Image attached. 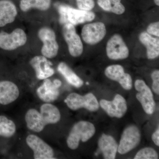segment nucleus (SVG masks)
<instances>
[{
    "instance_id": "obj_1",
    "label": "nucleus",
    "mask_w": 159,
    "mask_h": 159,
    "mask_svg": "<svg viewBox=\"0 0 159 159\" xmlns=\"http://www.w3.org/2000/svg\"><path fill=\"white\" fill-rule=\"evenodd\" d=\"M61 115L57 107L51 103L44 102L39 111L35 108H30L25 115L27 128L31 131L39 133L42 131L46 125L57 123Z\"/></svg>"
},
{
    "instance_id": "obj_2",
    "label": "nucleus",
    "mask_w": 159,
    "mask_h": 159,
    "mask_svg": "<svg viewBox=\"0 0 159 159\" xmlns=\"http://www.w3.org/2000/svg\"><path fill=\"white\" fill-rule=\"evenodd\" d=\"M96 129L93 123L81 121L74 124L67 139L68 147L72 150L77 149L80 142H85L94 135Z\"/></svg>"
},
{
    "instance_id": "obj_3",
    "label": "nucleus",
    "mask_w": 159,
    "mask_h": 159,
    "mask_svg": "<svg viewBox=\"0 0 159 159\" xmlns=\"http://www.w3.org/2000/svg\"><path fill=\"white\" fill-rule=\"evenodd\" d=\"M58 11L60 15L61 23L64 24L70 23L77 25L94 20L95 14L93 11L77 9L66 5L58 6Z\"/></svg>"
},
{
    "instance_id": "obj_4",
    "label": "nucleus",
    "mask_w": 159,
    "mask_h": 159,
    "mask_svg": "<svg viewBox=\"0 0 159 159\" xmlns=\"http://www.w3.org/2000/svg\"><path fill=\"white\" fill-rule=\"evenodd\" d=\"M65 102L70 109L77 111L85 108L94 112L99 108V103L96 97L92 93L81 96L77 93H71L65 99Z\"/></svg>"
},
{
    "instance_id": "obj_5",
    "label": "nucleus",
    "mask_w": 159,
    "mask_h": 159,
    "mask_svg": "<svg viewBox=\"0 0 159 159\" xmlns=\"http://www.w3.org/2000/svg\"><path fill=\"white\" fill-rule=\"evenodd\" d=\"M27 40V35L23 29H16L10 33L0 31V49L2 51H13L25 44Z\"/></svg>"
},
{
    "instance_id": "obj_6",
    "label": "nucleus",
    "mask_w": 159,
    "mask_h": 159,
    "mask_svg": "<svg viewBox=\"0 0 159 159\" xmlns=\"http://www.w3.org/2000/svg\"><path fill=\"white\" fill-rule=\"evenodd\" d=\"M38 35L43 43L41 50L43 56L47 58L56 57L58 53L59 46L56 41L54 31L48 27H43L39 29Z\"/></svg>"
},
{
    "instance_id": "obj_7",
    "label": "nucleus",
    "mask_w": 159,
    "mask_h": 159,
    "mask_svg": "<svg viewBox=\"0 0 159 159\" xmlns=\"http://www.w3.org/2000/svg\"><path fill=\"white\" fill-rule=\"evenodd\" d=\"M26 142L33 151L34 159H54V152L52 147L36 135H29L26 138Z\"/></svg>"
},
{
    "instance_id": "obj_8",
    "label": "nucleus",
    "mask_w": 159,
    "mask_h": 159,
    "mask_svg": "<svg viewBox=\"0 0 159 159\" xmlns=\"http://www.w3.org/2000/svg\"><path fill=\"white\" fill-rule=\"evenodd\" d=\"M141 141L140 130L135 125H129L123 131L118 152L120 154H125L137 147Z\"/></svg>"
},
{
    "instance_id": "obj_9",
    "label": "nucleus",
    "mask_w": 159,
    "mask_h": 159,
    "mask_svg": "<svg viewBox=\"0 0 159 159\" xmlns=\"http://www.w3.org/2000/svg\"><path fill=\"white\" fill-rule=\"evenodd\" d=\"M134 86L138 92L137 99L142 104L145 112L148 115H152L155 109L156 104L150 89L142 80H136Z\"/></svg>"
},
{
    "instance_id": "obj_10",
    "label": "nucleus",
    "mask_w": 159,
    "mask_h": 159,
    "mask_svg": "<svg viewBox=\"0 0 159 159\" xmlns=\"http://www.w3.org/2000/svg\"><path fill=\"white\" fill-rule=\"evenodd\" d=\"M62 34L71 56L77 57L81 55L83 52V45L74 25L70 23L64 24Z\"/></svg>"
},
{
    "instance_id": "obj_11",
    "label": "nucleus",
    "mask_w": 159,
    "mask_h": 159,
    "mask_svg": "<svg viewBox=\"0 0 159 159\" xmlns=\"http://www.w3.org/2000/svg\"><path fill=\"white\" fill-rule=\"evenodd\" d=\"M107 55L110 59H125L129 55V50L121 35L115 34L111 37L107 44Z\"/></svg>"
},
{
    "instance_id": "obj_12",
    "label": "nucleus",
    "mask_w": 159,
    "mask_h": 159,
    "mask_svg": "<svg viewBox=\"0 0 159 159\" xmlns=\"http://www.w3.org/2000/svg\"><path fill=\"white\" fill-rule=\"evenodd\" d=\"M107 33L105 25L101 22L87 24L83 27L81 36L88 44H97L105 37Z\"/></svg>"
},
{
    "instance_id": "obj_13",
    "label": "nucleus",
    "mask_w": 159,
    "mask_h": 159,
    "mask_svg": "<svg viewBox=\"0 0 159 159\" xmlns=\"http://www.w3.org/2000/svg\"><path fill=\"white\" fill-rule=\"evenodd\" d=\"M42 84L36 90V94L40 100L51 103L57 100L60 94L59 89L61 82L58 79L51 80L49 78L43 80Z\"/></svg>"
},
{
    "instance_id": "obj_14",
    "label": "nucleus",
    "mask_w": 159,
    "mask_h": 159,
    "mask_svg": "<svg viewBox=\"0 0 159 159\" xmlns=\"http://www.w3.org/2000/svg\"><path fill=\"white\" fill-rule=\"evenodd\" d=\"M99 104L107 115L112 118H122L127 111L125 99L119 94H117L112 101L101 99Z\"/></svg>"
},
{
    "instance_id": "obj_15",
    "label": "nucleus",
    "mask_w": 159,
    "mask_h": 159,
    "mask_svg": "<svg viewBox=\"0 0 159 159\" xmlns=\"http://www.w3.org/2000/svg\"><path fill=\"white\" fill-rule=\"evenodd\" d=\"M20 89L14 82L0 78V106H6L13 103L19 97Z\"/></svg>"
},
{
    "instance_id": "obj_16",
    "label": "nucleus",
    "mask_w": 159,
    "mask_h": 159,
    "mask_svg": "<svg viewBox=\"0 0 159 159\" xmlns=\"http://www.w3.org/2000/svg\"><path fill=\"white\" fill-rule=\"evenodd\" d=\"M105 74L109 79L119 82L124 89L129 90L132 87V79L129 74L125 73L120 65L109 66L105 70Z\"/></svg>"
},
{
    "instance_id": "obj_17",
    "label": "nucleus",
    "mask_w": 159,
    "mask_h": 159,
    "mask_svg": "<svg viewBox=\"0 0 159 159\" xmlns=\"http://www.w3.org/2000/svg\"><path fill=\"white\" fill-rule=\"evenodd\" d=\"M30 64L35 71L38 79L40 80L49 78L54 74L51 67L52 64L44 56H36L30 60Z\"/></svg>"
},
{
    "instance_id": "obj_18",
    "label": "nucleus",
    "mask_w": 159,
    "mask_h": 159,
    "mask_svg": "<svg viewBox=\"0 0 159 159\" xmlns=\"http://www.w3.org/2000/svg\"><path fill=\"white\" fill-rule=\"evenodd\" d=\"M98 144L104 159L116 158L119 145L113 137L102 134L99 139Z\"/></svg>"
},
{
    "instance_id": "obj_19",
    "label": "nucleus",
    "mask_w": 159,
    "mask_h": 159,
    "mask_svg": "<svg viewBox=\"0 0 159 159\" xmlns=\"http://www.w3.org/2000/svg\"><path fill=\"white\" fill-rule=\"evenodd\" d=\"M17 15L14 3L9 0H0V29L13 22Z\"/></svg>"
},
{
    "instance_id": "obj_20",
    "label": "nucleus",
    "mask_w": 159,
    "mask_h": 159,
    "mask_svg": "<svg viewBox=\"0 0 159 159\" xmlns=\"http://www.w3.org/2000/svg\"><path fill=\"white\" fill-rule=\"evenodd\" d=\"M139 41L146 48L147 58L154 59L159 57V39L152 37L146 32H142L139 36Z\"/></svg>"
},
{
    "instance_id": "obj_21",
    "label": "nucleus",
    "mask_w": 159,
    "mask_h": 159,
    "mask_svg": "<svg viewBox=\"0 0 159 159\" xmlns=\"http://www.w3.org/2000/svg\"><path fill=\"white\" fill-rule=\"evenodd\" d=\"M16 131V125L12 120L5 115H0V148L2 139H10Z\"/></svg>"
},
{
    "instance_id": "obj_22",
    "label": "nucleus",
    "mask_w": 159,
    "mask_h": 159,
    "mask_svg": "<svg viewBox=\"0 0 159 159\" xmlns=\"http://www.w3.org/2000/svg\"><path fill=\"white\" fill-rule=\"evenodd\" d=\"M57 70L65 78L66 81L74 87H82L84 82L66 63H60L57 66Z\"/></svg>"
},
{
    "instance_id": "obj_23",
    "label": "nucleus",
    "mask_w": 159,
    "mask_h": 159,
    "mask_svg": "<svg viewBox=\"0 0 159 159\" xmlns=\"http://www.w3.org/2000/svg\"><path fill=\"white\" fill-rule=\"evenodd\" d=\"M51 4V0H21L20 6L24 12L32 9L46 11L49 9Z\"/></svg>"
},
{
    "instance_id": "obj_24",
    "label": "nucleus",
    "mask_w": 159,
    "mask_h": 159,
    "mask_svg": "<svg viewBox=\"0 0 159 159\" xmlns=\"http://www.w3.org/2000/svg\"><path fill=\"white\" fill-rule=\"evenodd\" d=\"M121 0H97V3L104 11L117 15L123 14L125 11V6Z\"/></svg>"
},
{
    "instance_id": "obj_25",
    "label": "nucleus",
    "mask_w": 159,
    "mask_h": 159,
    "mask_svg": "<svg viewBox=\"0 0 159 159\" xmlns=\"http://www.w3.org/2000/svg\"><path fill=\"white\" fill-rule=\"evenodd\" d=\"M134 159H158V155L153 148L146 147L139 150Z\"/></svg>"
},
{
    "instance_id": "obj_26",
    "label": "nucleus",
    "mask_w": 159,
    "mask_h": 159,
    "mask_svg": "<svg viewBox=\"0 0 159 159\" xmlns=\"http://www.w3.org/2000/svg\"><path fill=\"white\" fill-rule=\"evenodd\" d=\"M77 7L80 9L90 11L95 6L94 0H76Z\"/></svg>"
},
{
    "instance_id": "obj_27",
    "label": "nucleus",
    "mask_w": 159,
    "mask_h": 159,
    "mask_svg": "<svg viewBox=\"0 0 159 159\" xmlns=\"http://www.w3.org/2000/svg\"><path fill=\"white\" fill-rule=\"evenodd\" d=\"M152 79V89L156 94H159V71L156 70L152 72L151 74Z\"/></svg>"
},
{
    "instance_id": "obj_28",
    "label": "nucleus",
    "mask_w": 159,
    "mask_h": 159,
    "mask_svg": "<svg viewBox=\"0 0 159 159\" xmlns=\"http://www.w3.org/2000/svg\"><path fill=\"white\" fill-rule=\"evenodd\" d=\"M147 32L149 34L159 37V22L151 23L147 28Z\"/></svg>"
},
{
    "instance_id": "obj_29",
    "label": "nucleus",
    "mask_w": 159,
    "mask_h": 159,
    "mask_svg": "<svg viewBox=\"0 0 159 159\" xmlns=\"http://www.w3.org/2000/svg\"><path fill=\"white\" fill-rule=\"evenodd\" d=\"M152 141L157 146H159V129L158 128L152 135Z\"/></svg>"
},
{
    "instance_id": "obj_30",
    "label": "nucleus",
    "mask_w": 159,
    "mask_h": 159,
    "mask_svg": "<svg viewBox=\"0 0 159 159\" xmlns=\"http://www.w3.org/2000/svg\"><path fill=\"white\" fill-rule=\"evenodd\" d=\"M154 2L157 6H159V0H154Z\"/></svg>"
}]
</instances>
